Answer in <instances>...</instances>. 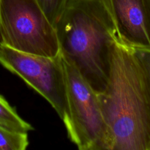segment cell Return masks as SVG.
I'll list each match as a JSON object with an SVG mask.
<instances>
[{
    "mask_svg": "<svg viewBox=\"0 0 150 150\" xmlns=\"http://www.w3.org/2000/svg\"><path fill=\"white\" fill-rule=\"evenodd\" d=\"M60 54L98 94L106 88L119 42L103 0H69L55 26Z\"/></svg>",
    "mask_w": 150,
    "mask_h": 150,
    "instance_id": "1",
    "label": "cell"
},
{
    "mask_svg": "<svg viewBox=\"0 0 150 150\" xmlns=\"http://www.w3.org/2000/svg\"><path fill=\"white\" fill-rule=\"evenodd\" d=\"M98 95L113 150H150V96L134 50L116 42L108 84Z\"/></svg>",
    "mask_w": 150,
    "mask_h": 150,
    "instance_id": "2",
    "label": "cell"
},
{
    "mask_svg": "<svg viewBox=\"0 0 150 150\" xmlns=\"http://www.w3.org/2000/svg\"><path fill=\"white\" fill-rule=\"evenodd\" d=\"M63 64L67 100V116L63 122L68 138L80 150H113L114 138L104 119L98 93L64 59Z\"/></svg>",
    "mask_w": 150,
    "mask_h": 150,
    "instance_id": "3",
    "label": "cell"
},
{
    "mask_svg": "<svg viewBox=\"0 0 150 150\" xmlns=\"http://www.w3.org/2000/svg\"><path fill=\"white\" fill-rule=\"evenodd\" d=\"M3 45L43 57L60 54L56 29L37 0H0Z\"/></svg>",
    "mask_w": 150,
    "mask_h": 150,
    "instance_id": "4",
    "label": "cell"
},
{
    "mask_svg": "<svg viewBox=\"0 0 150 150\" xmlns=\"http://www.w3.org/2000/svg\"><path fill=\"white\" fill-rule=\"evenodd\" d=\"M0 64L42 95L64 121L67 116L65 73L61 54L43 57L0 45Z\"/></svg>",
    "mask_w": 150,
    "mask_h": 150,
    "instance_id": "5",
    "label": "cell"
},
{
    "mask_svg": "<svg viewBox=\"0 0 150 150\" xmlns=\"http://www.w3.org/2000/svg\"><path fill=\"white\" fill-rule=\"evenodd\" d=\"M114 22L120 43L150 51V0H103Z\"/></svg>",
    "mask_w": 150,
    "mask_h": 150,
    "instance_id": "6",
    "label": "cell"
},
{
    "mask_svg": "<svg viewBox=\"0 0 150 150\" xmlns=\"http://www.w3.org/2000/svg\"><path fill=\"white\" fill-rule=\"evenodd\" d=\"M0 127L24 133L33 130L32 126L20 117L1 95H0Z\"/></svg>",
    "mask_w": 150,
    "mask_h": 150,
    "instance_id": "7",
    "label": "cell"
},
{
    "mask_svg": "<svg viewBox=\"0 0 150 150\" xmlns=\"http://www.w3.org/2000/svg\"><path fill=\"white\" fill-rule=\"evenodd\" d=\"M28 146L27 133L0 127V150H25Z\"/></svg>",
    "mask_w": 150,
    "mask_h": 150,
    "instance_id": "8",
    "label": "cell"
},
{
    "mask_svg": "<svg viewBox=\"0 0 150 150\" xmlns=\"http://www.w3.org/2000/svg\"><path fill=\"white\" fill-rule=\"evenodd\" d=\"M47 18L55 27L69 0H37Z\"/></svg>",
    "mask_w": 150,
    "mask_h": 150,
    "instance_id": "9",
    "label": "cell"
},
{
    "mask_svg": "<svg viewBox=\"0 0 150 150\" xmlns=\"http://www.w3.org/2000/svg\"><path fill=\"white\" fill-rule=\"evenodd\" d=\"M136 56L139 58L144 73L148 92L150 96V51H136L134 50Z\"/></svg>",
    "mask_w": 150,
    "mask_h": 150,
    "instance_id": "10",
    "label": "cell"
},
{
    "mask_svg": "<svg viewBox=\"0 0 150 150\" xmlns=\"http://www.w3.org/2000/svg\"><path fill=\"white\" fill-rule=\"evenodd\" d=\"M2 45V39H1V31H0V45Z\"/></svg>",
    "mask_w": 150,
    "mask_h": 150,
    "instance_id": "11",
    "label": "cell"
}]
</instances>
